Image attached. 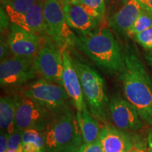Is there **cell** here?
<instances>
[{
	"label": "cell",
	"instance_id": "30bf717a",
	"mask_svg": "<svg viewBox=\"0 0 152 152\" xmlns=\"http://www.w3.org/2000/svg\"><path fill=\"white\" fill-rule=\"evenodd\" d=\"M109 110L113 123L121 130L137 131L142 127L137 110L128 100L113 96L109 100Z\"/></svg>",
	"mask_w": 152,
	"mask_h": 152
},
{
	"label": "cell",
	"instance_id": "5b68a950",
	"mask_svg": "<svg viewBox=\"0 0 152 152\" xmlns=\"http://www.w3.org/2000/svg\"><path fill=\"white\" fill-rule=\"evenodd\" d=\"M43 12L49 39L61 49L74 46L76 35L66 21L62 0H45Z\"/></svg>",
	"mask_w": 152,
	"mask_h": 152
},
{
	"label": "cell",
	"instance_id": "d4e9b609",
	"mask_svg": "<svg viewBox=\"0 0 152 152\" xmlns=\"http://www.w3.org/2000/svg\"><path fill=\"white\" fill-rule=\"evenodd\" d=\"M77 152H103L99 140L92 143H83Z\"/></svg>",
	"mask_w": 152,
	"mask_h": 152
},
{
	"label": "cell",
	"instance_id": "ba28073f",
	"mask_svg": "<svg viewBox=\"0 0 152 152\" xmlns=\"http://www.w3.org/2000/svg\"><path fill=\"white\" fill-rule=\"evenodd\" d=\"M34 68L40 78L61 85L64 71L62 49L54 42H46L34 59Z\"/></svg>",
	"mask_w": 152,
	"mask_h": 152
},
{
	"label": "cell",
	"instance_id": "1f68e13d",
	"mask_svg": "<svg viewBox=\"0 0 152 152\" xmlns=\"http://www.w3.org/2000/svg\"><path fill=\"white\" fill-rule=\"evenodd\" d=\"M130 152H144L142 150L138 149V148H132Z\"/></svg>",
	"mask_w": 152,
	"mask_h": 152
},
{
	"label": "cell",
	"instance_id": "e575fe53",
	"mask_svg": "<svg viewBox=\"0 0 152 152\" xmlns=\"http://www.w3.org/2000/svg\"><path fill=\"white\" fill-rule=\"evenodd\" d=\"M122 1H123V2H124V3L125 4V3L127 2V1H128V0H122Z\"/></svg>",
	"mask_w": 152,
	"mask_h": 152
},
{
	"label": "cell",
	"instance_id": "3957f363",
	"mask_svg": "<svg viewBox=\"0 0 152 152\" xmlns=\"http://www.w3.org/2000/svg\"><path fill=\"white\" fill-rule=\"evenodd\" d=\"M42 133L47 152H75L83 144L76 113L67 106L53 113Z\"/></svg>",
	"mask_w": 152,
	"mask_h": 152
},
{
	"label": "cell",
	"instance_id": "83f0119b",
	"mask_svg": "<svg viewBox=\"0 0 152 152\" xmlns=\"http://www.w3.org/2000/svg\"><path fill=\"white\" fill-rule=\"evenodd\" d=\"M1 15H0V18H1V33L2 34L3 32H4L9 28V21H11L10 19L7 12L2 9V6L1 7Z\"/></svg>",
	"mask_w": 152,
	"mask_h": 152
},
{
	"label": "cell",
	"instance_id": "4316f807",
	"mask_svg": "<svg viewBox=\"0 0 152 152\" xmlns=\"http://www.w3.org/2000/svg\"><path fill=\"white\" fill-rule=\"evenodd\" d=\"M9 133L6 131H1L0 134V152H7L8 151Z\"/></svg>",
	"mask_w": 152,
	"mask_h": 152
},
{
	"label": "cell",
	"instance_id": "ffe728a7",
	"mask_svg": "<svg viewBox=\"0 0 152 152\" xmlns=\"http://www.w3.org/2000/svg\"><path fill=\"white\" fill-rule=\"evenodd\" d=\"M40 0H10L4 5L8 16L26 14Z\"/></svg>",
	"mask_w": 152,
	"mask_h": 152
},
{
	"label": "cell",
	"instance_id": "8992f818",
	"mask_svg": "<svg viewBox=\"0 0 152 152\" xmlns=\"http://www.w3.org/2000/svg\"><path fill=\"white\" fill-rule=\"evenodd\" d=\"M24 96L54 112L66 107L69 96L61 85L39 78L23 90Z\"/></svg>",
	"mask_w": 152,
	"mask_h": 152
},
{
	"label": "cell",
	"instance_id": "603a6c76",
	"mask_svg": "<svg viewBox=\"0 0 152 152\" xmlns=\"http://www.w3.org/2000/svg\"><path fill=\"white\" fill-rule=\"evenodd\" d=\"M134 39L148 51H152V28L134 35Z\"/></svg>",
	"mask_w": 152,
	"mask_h": 152
},
{
	"label": "cell",
	"instance_id": "484cf974",
	"mask_svg": "<svg viewBox=\"0 0 152 152\" xmlns=\"http://www.w3.org/2000/svg\"><path fill=\"white\" fill-rule=\"evenodd\" d=\"M0 59L2 61L5 58L11 56L12 54L11 52L10 47H9L8 41H7L4 38L2 35H1V42H0Z\"/></svg>",
	"mask_w": 152,
	"mask_h": 152
},
{
	"label": "cell",
	"instance_id": "ac0fdd59",
	"mask_svg": "<svg viewBox=\"0 0 152 152\" xmlns=\"http://www.w3.org/2000/svg\"><path fill=\"white\" fill-rule=\"evenodd\" d=\"M17 96H1L0 99V128L9 134L15 130Z\"/></svg>",
	"mask_w": 152,
	"mask_h": 152
},
{
	"label": "cell",
	"instance_id": "7a4b0ae2",
	"mask_svg": "<svg viewBox=\"0 0 152 152\" xmlns=\"http://www.w3.org/2000/svg\"><path fill=\"white\" fill-rule=\"evenodd\" d=\"M74 46L104 73L110 75H121L123 73L124 54L109 28H102L88 33H77Z\"/></svg>",
	"mask_w": 152,
	"mask_h": 152
},
{
	"label": "cell",
	"instance_id": "4dcf8cb0",
	"mask_svg": "<svg viewBox=\"0 0 152 152\" xmlns=\"http://www.w3.org/2000/svg\"><path fill=\"white\" fill-rule=\"evenodd\" d=\"M81 0H62L63 3L66 4H80Z\"/></svg>",
	"mask_w": 152,
	"mask_h": 152
},
{
	"label": "cell",
	"instance_id": "836d02e7",
	"mask_svg": "<svg viewBox=\"0 0 152 152\" xmlns=\"http://www.w3.org/2000/svg\"><path fill=\"white\" fill-rule=\"evenodd\" d=\"M149 152H152V144H151V147H150V150H149Z\"/></svg>",
	"mask_w": 152,
	"mask_h": 152
},
{
	"label": "cell",
	"instance_id": "7c38bea8",
	"mask_svg": "<svg viewBox=\"0 0 152 152\" xmlns=\"http://www.w3.org/2000/svg\"><path fill=\"white\" fill-rule=\"evenodd\" d=\"M62 57L64 71L62 75L61 85L73 102L77 110L76 112H81L87 104L83 96L78 75L74 67L72 61V56L68 51L67 47L62 49Z\"/></svg>",
	"mask_w": 152,
	"mask_h": 152
},
{
	"label": "cell",
	"instance_id": "7402d4cb",
	"mask_svg": "<svg viewBox=\"0 0 152 152\" xmlns=\"http://www.w3.org/2000/svg\"><path fill=\"white\" fill-rule=\"evenodd\" d=\"M23 132L21 130H14L9 134L8 142V151L23 152L22 151V140Z\"/></svg>",
	"mask_w": 152,
	"mask_h": 152
},
{
	"label": "cell",
	"instance_id": "8d00e7d4",
	"mask_svg": "<svg viewBox=\"0 0 152 152\" xmlns=\"http://www.w3.org/2000/svg\"></svg>",
	"mask_w": 152,
	"mask_h": 152
},
{
	"label": "cell",
	"instance_id": "44dd1931",
	"mask_svg": "<svg viewBox=\"0 0 152 152\" xmlns=\"http://www.w3.org/2000/svg\"><path fill=\"white\" fill-rule=\"evenodd\" d=\"M151 28H152V13L142 9L128 33L136 35Z\"/></svg>",
	"mask_w": 152,
	"mask_h": 152
},
{
	"label": "cell",
	"instance_id": "cb8c5ba5",
	"mask_svg": "<svg viewBox=\"0 0 152 152\" xmlns=\"http://www.w3.org/2000/svg\"><path fill=\"white\" fill-rule=\"evenodd\" d=\"M80 4L86 5L93 9L99 14L101 18H102L104 12H105V1L104 0H81Z\"/></svg>",
	"mask_w": 152,
	"mask_h": 152
},
{
	"label": "cell",
	"instance_id": "2e32d148",
	"mask_svg": "<svg viewBox=\"0 0 152 152\" xmlns=\"http://www.w3.org/2000/svg\"><path fill=\"white\" fill-rule=\"evenodd\" d=\"M142 10V7L137 0H128L109 19L110 26L120 34L128 33Z\"/></svg>",
	"mask_w": 152,
	"mask_h": 152
},
{
	"label": "cell",
	"instance_id": "8fae6325",
	"mask_svg": "<svg viewBox=\"0 0 152 152\" xmlns=\"http://www.w3.org/2000/svg\"><path fill=\"white\" fill-rule=\"evenodd\" d=\"M8 41L14 56L35 59L41 47L39 36L29 33L19 26L11 23Z\"/></svg>",
	"mask_w": 152,
	"mask_h": 152
},
{
	"label": "cell",
	"instance_id": "d6986e66",
	"mask_svg": "<svg viewBox=\"0 0 152 152\" xmlns=\"http://www.w3.org/2000/svg\"><path fill=\"white\" fill-rule=\"evenodd\" d=\"M23 152H47L46 142L43 133L30 129L23 132Z\"/></svg>",
	"mask_w": 152,
	"mask_h": 152
},
{
	"label": "cell",
	"instance_id": "277c9868",
	"mask_svg": "<svg viewBox=\"0 0 152 152\" xmlns=\"http://www.w3.org/2000/svg\"><path fill=\"white\" fill-rule=\"evenodd\" d=\"M83 90V96L90 113L95 118L106 121L109 115V100L106 94L105 81L92 67L75 56H72Z\"/></svg>",
	"mask_w": 152,
	"mask_h": 152
},
{
	"label": "cell",
	"instance_id": "9a60e30c",
	"mask_svg": "<svg viewBox=\"0 0 152 152\" xmlns=\"http://www.w3.org/2000/svg\"><path fill=\"white\" fill-rule=\"evenodd\" d=\"M45 1V0H40L24 14L9 16L11 23L16 25L22 29L38 36L45 34L43 12Z\"/></svg>",
	"mask_w": 152,
	"mask_h": 152
},
{
	"label": "cell",
	"instance_id": "4fadbf2b",
	"mask_svg": "<svg viewBox=\"0 0 152 152\" xmlns=\"http://www.w3.org/2000/svg\"><path fill=\"white\" fill-rule=\"evenodd\" d=\"M68 26L77 33H88L93 31L100 20L91 15L81 4L63 3Z\"/></svg>",
	"mask_w": 152,
	"mask_h": 152
},
{
	"label": "cell",
	"instance_id": "f546056e",
	"mask_svg": "<svg viewBox=\"0 0 152 152\" xmlns=\"http://www.w3.org/2000/svg\"><path fill=\"white\" fill-rule=\"evenodd\" d=\"M145 58L148 64H149L150 68H151L152 70V51H149V52L147 53Z\"/></svg>",
	"mask_w": 152,
	"mask_h": 152
},
{
	"label": "cell",
	"instance_id": "d6a6232c",
	"mask_svg": "<svg viewBox=\"0 0 152 152\" xmlns=\"http://www.w3.org/2000/svg\"><path fill=\"white\" fill-rule=\"evenodd\" d=\"M9 1H10V0H1V5H5Z\"/></svg>",
	"mask_w": 152,
	"mask_h": 152
},
{
	"label": "cell",
	"instance_id": "6da1fadb",
	"mask_svg": "<svg viewBox=\"0 0 152 152\" xmlns=\"http://www.w3.org/2000/svg\"><path fill=\"white\" fill-rule=\"evenodd\" d=\"M125 67L121 75L123 92L142 120L152 124V81L135 47H129L124 53Z\"/></svg>",
	"mask_w": 152,
	"mask_h": 152
},
{
	"label": "cell",
	"instance_id": "5bb4252c",
	"mask_svg": "<svg viewBox=\"0 0 152 152\" xmlns=\"http://www.w3.org/2000/svg\"><path fill=\"white\" fill-rule=\"evenodd\" d=\"M99 140L103 152H130L133 148L128 134L108 123L101 128Z\"/></svg>",
	"mask_w": 152,
	"mask_h": 152
},
{
	"label": "cell",
	"instance_id": "52a82bcc",
	"mask_svg": "<svg viewBox=\"0 0 152 152\" xmlns=\"http://www.w3.org/2000/svg\"><path fill=\"white\" fill-rule=\"evenodd\" d=\"M53 113L29 98L17 97L15 130L34 129L42 132L52 118Z\"/></svg>",
	"mask_w": 152,
	"mask_h": 152
},
{
	"label": "cell",
	"instance_id": "9c48e42d",
	"mask_svg": "<svg viewBox=\"0 0 152 152\" xmlns=\"http://www.w3.org/2000/svg\"><path fill=\"white\" fill-rule=\"evenodd\" d=\"M36 76L34 59L13 55L1 61L0 83L2 87L20 86Z\"/></svg>",
	"mask_w": 152,
	"mask_h": 152
},
{
	"label": "cell",
	"instance_id": "f1b7e54d",
	"mask_svg": "<svg viewBox=\"0 0 152 152\" xmlns=\"http://www.w3.org/2000/svg\"><path fill=\"white\" fill-rule=\"evenodd\" d=\"M142 8L152 13V0H137Z\"/></svg>",
	"mask_w": 152,
	"mask_h": 152
},
{
	"label": "cell",
	"instance_id": "e0dca14e",
	"mask_svg": "<svg viewBox=\"0 0 152 152\" xmlns=\"http://www.w3.org/2000/svg\"><path fill=\"white\" fill-rule=\"evenodd\" d=\"M78 124L80 128L83 143H92L99 140L100 128L97 119L92 115L85 106L81 112H76Z\"/></svg>",
	"mask_w": 152,
	"mask_h": 152
},
{
	"label": "cell",
	"instance_id": "d590c367",
	"mask_svg": "<svg viewBox=\"0 0 152 152\" xmlns=\"http://www.w3.org/2000/svg\"><path fill=\"white\" fill-rule=\"evenodd\" d=\"M75 152H77V151H75Z\"/></svg>",
	"mask_w": 152,
	"mask_h": 152
}]
</instances>
